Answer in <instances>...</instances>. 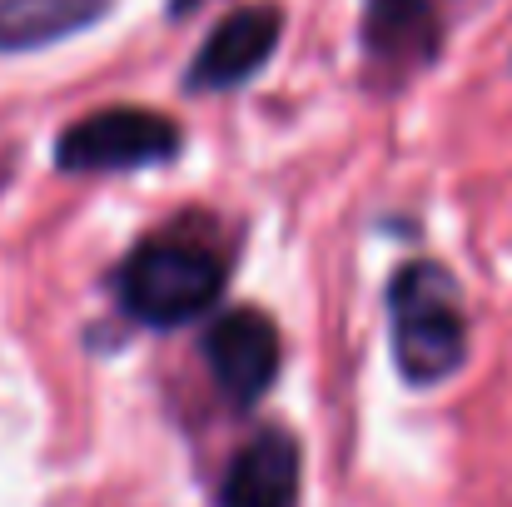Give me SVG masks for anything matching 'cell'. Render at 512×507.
Returning <instances> with one entry per match:
<instances>
[{"label":"cell","mask_w":512,"mask_h":507,"mask_svg":"<svg viewBox=\"0 0 512 507\" xmlns=\"http://www.w3.org/2000/svg\"><path fill=\"white\" fill-rule=\"evenodd\" d=\"M393 358L408 383H443L468 358V324L453 279L438 264H408L388 289Z\"/></svg>","instance_id":"obj_1"},{"label":"cell","mask_w":512,"mask_h":507,"mask_svg":"<svg viewBox=\"0 0 512 507\" xmlns=\"http://www.w3.org/2000/svg\"><path fill=\"white\" fill-rule=\"evenodd\" d=\"M219 289H224V264L209 249L184 244V239L140 244L115 274L120 309L150 329H179L209 314Z\"/></svg>","instance_id":"obj_2"},{"label":"cell","mask_w":512,"mask_h":507,"mask_svg":"<svg viewBox=\"0 0 512 507\" xmlns=\"http://www.w3.org/2000/svg\"><path fill=\"white\" fill-rule=\"evenodd\" d=\"M179 150V125L155 110H95L80 125H70L55 140V165L75 174H105V169H145L165 165Z\"/></svg>","instance_id":"obj_3"},{"label":"cell","mask_w":512,"mask_h":507,"mask_svg":"<svg viewBox=\"0 0 512 507\" xmlns=\"http://www.w3.org/2000/svg\"><path fill=\"white\" fill-rule=\"evenodd\" d=\"M204 363L234 408H254L279 378V329L259 309H229L204 334Z\"/></svg>","instance_id":"obj_4"},{"label":"cell","mask_w":512,"mask_h":507,"mask_svg":"<svg viewBox=\"0 0 512 507\" xmlns=\"http://www.w3.org/2000/svg\"><path fill=\"white\" fill-rule=\"evenodd\" d=\"M279 30H284V10H279V5H244V10L224 15V20L214 25V35L204 40V50L194 55L184 85L199 90V95L244 85V80L274 55Z\"/></svg>","instance_id":"obj_5"},{"label":"cell","mask_w":512,"mask_h":507,"mask_svg":"<svg viewBox=\"0 0 512 507\" xmlns=\"http://www.w3.org/2000/svg\"><path fill=\"white\" fill-rule=\"evenodd\" d=\"M438 0H368L363 55L378 75H408L438 55Z\"/></svg>","instance_id":"obj_6"},{"label":"cell","mask_w":512,"mask_h":507,"mask_svg":"<svg viewBox=\"0 0 512 507\" xmlns=\"http://www.w3.org/2000/svg\"><path fill=\"white\" fill-rule=\"evenodd\" d=\"M219 507H299V443L279 428L249 438L219 483Z\"/></svg>","instance_id":"obj_7"},{"label":"cell","mask_w":512,"mask_h":507,"mask_svg":"<svg viewBox=\"0 0 512 507\" xmlns=\"http://www.w3.org/2000/svg\"><path fill=\"white\" fill-rule=\"evenodd\" d=\"M110 0H0V50H35L95 25Z\"/></svg>","instance_id":"obj_8"},{"label":"cell","mask_w":512,"mask_h":507,"mask_svg":"<svg viewBox=\"0 0 512 507\" xmlns=\"http://www.w3.org/2000/svg\"><path fill=\"white\" fill-rule=\"evenodd\" d=\"M189 5H194V0H174V10H189Z\"/></svg>","instance_id":"obj_9"}]
</instances>
